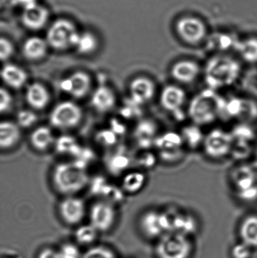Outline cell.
Listing matches in <instances>:
<instances>
[{
    "instance_id": "1",
    "label": "cell",
    "mask_w": 257,
    "mask_h": 258,
    "mask_svg": "<svg viewBox=\"0 0 257 258\" xmlns=\"http://www.w3.org/2000/svg\"><path fill=\"white\" fill-rule=\"evenodd\" d=\"M224 98L218 92L206 89L195 95L189 102L187 116L198 126L209 125L222 119Z\"/></svg>"
},
{
    "instance_id": "2",
    "label": "cell",
    "mask_w": 257,
    "mask_h": 258,
    "mask_svg": "<svg viewBox=\"0 0 257 258\" xmlns=\"http://www.w3.org/2000/svg\"><path fill=\"white\" fill-rule=\"evenodd\" d=\"M241 75L239 62L228 55L214 56L205 68V84L208 89L218 92L236 84Z\"/></svg>"
},
{
    "instance_id": "3",
    "label": "cell",
    "mask_w": 257,
    "mask_h": 258,
    "mask_svg": "<svg viewBox=\"0 0 257 258\" xmlns=\"http://www.w3.org/2000/svg\"><path fill=\"white\" fill-rule=\"evenodd\" d=\"M89 181L85 164L80 161L61 162L53 170V185L57 192L66 197L80 192L87 186Z\"/></svg>"
},
{
    "instance_id": "4",
    "label": "cell",
    "mask_w": 257,
    "mask_h": 258,
    "mask_svg": "<svg viewBox=\"0 0 257 258\" xmlns=\"http://www.w3.org/2000/svg\"><path fill=\"white\" fill-rule=\"evenodd\" d=\"M231 186L237 198L244 203L257 200V175L253 166L241 165L231 171Z\"/></svg>"
},
{
    "instance_id": "5",
    "label": "cell",
    "mask_w": 257,
    "mask_h": 258,
    "mask_svg": "<svg viewBox=\"0 0 257 258\" xmlns=\"http://www.w3.org/2000/svg\"><path fill=\"white\" fill-rule=\"evenodd\" d=\"M233 140L229 131L221 128L211 129L205 135L202 150L207 157L219 161L230 156Z\"/></svg>"
},
{
    "instance_id": "6",
    "label": "cell",
    "mask_w": 257,
    "mask_h": 258,
    "mask_svg": "<svg viewBox=\"0 0 257 258\" xmlns=\"http://www.w3.org/2000/svg\"><path fill=\"white\" fill-rule=\"evenodd\" d=\"M154 148L156 150L157 157L166 163H177L185 154V144L181 134L172 131L159 134Z\"/></svg>"
},
{
    "instance_id": "7",
    "label": "cell",
    "mask_w": 257,
    "mask_h": 258,
    "mask_svg": "<svg viewBox=\"0 0 257 258\" xmlns=\"http://www.w3.org/2000/svg\"><path fill=\"white\" fill-rule=\"evenodd\" d=\"M78 34L73 23L69 20L59 19L48 28L46 42L48 46L57 51H63L73 47Z\"/></svg>"
},
{
    "instance_id": "8",
    "label": "cell",
    "mask_w": 257,
    "mask_h": 258,
    "mask_svg": "<svg viewBox=\"0 0 257 258\" xmlns=\"http://www.w3.org/2000/svg\"><path fill=\"white\" fill-rule=\"evenodd\" d=\"M82 117V110L78 104L72 101H62L51 110L49 122L54 128L68 130L78 126Z\"/></svg>"
},
{
    "instance_id": "9",
    "label": "cell",
    "mask_w": 257,
    "mask_h": 258,
    "mask_svg": "<svg viewBox=\"0 0 257 258\" xmlns=\"http://www.w3.org/2000/svg\"><path fill=\"white\" fill-rule=\"evenodd\" d=\"M191 251V243L187 236L174 232L161 236L156 246L158 258H188Z\"/></svg>"
},
{
    "instance_id": "10",
    "label": "cell",
    "mask_w": 257,
    "mask_h": 258,
    "mask_svg": "<svg viewBox=\"0 0 257 258\" xmlns=\"http://www.w3.org/2000/svg\"><path fill=\"white\" fill-rule=\"evenodd\" d=\"M257 116V105L254 101L241 96L224 98L222 119L241 121L242 123L253 120Z\"/></svg>"
},
{
    "instance_id": "11",
    "label": "cell",
    "mask_w": 257,
    "mask_h": 258,
    "mask_svg": "<svg viewBox=\"0 0 257 258\" xmlns=\"http://www.w3.org/2000/svg\"><path fill=\"white\" fill-rule=\"evenodd\" d=\"M116 218L115 205L106 200L94 203L89 211V224L99 233L110 231L116 223Z\"/></svg>"
},
{
    "instance_id": "12",
    "label": "cell",
    "mask_w": 257,
    "mask_h": 258,
    "mask_svg": "<svg viewBox=\"0 0 257 258\" xmlns=\"http://www.w3.org/2000/svg\"><path fill=\"white\" fill-rule=\"evenodd\" d=\"M155 81L146 76L134 77L128 84V100L139 107L150 103L156 95Z\"/></svg>"
},
{
    "instance_id": "13",
    "label": "cell",
    "mask_w": 257,
    "mask_h": 258,
    "mask_svg": "<svg viewBox=\"0 0 257 258\" xmlns=\"http://www.w3.org/2000/svg\"><path fill=\"white\" fill-rule=\"evenodd\" d=\"M140 226L147 236L161 238L170 232V217L167 210L148 211L141 217Z\"/></svg>"
},
{
    "instance_id": "14",
    "label": "cell",
    "mask_w": 257,
    "mask_h": 258,
    "mask_svg": "<svg viewBox=\"0 0 257 258\" xmlns=\"http://www.w3.org/2000/svg\"><path fill=\"white\" fill-rule=\"evenodd\" d=\"M187 101V92L179 85H167L160 92V105L164 111L175 116L183 114Z\"/></svg>"
},
{
    "instance_id": "15",
    "label": "cell",
    "mask_w": 257,
    "mask_h": 258,
    "mask_svg": "<svg viewBox=\"0 0 257 258\" xmlns=\"http://www.w3.org/2000/svg\"><path fill=\"white\" fill-rule=\"evenodd\" d=\"M58 212L60 219L66 225L79 226L85 217V205L78 197H66L59 204Z\"/></svg>"
},
{
    "instance_id": "16",
    "label": "cell",
    "mask_w": 257,
    "mask_h": 258,
    "mask_svg": "<svg viewBox=\"0 0 257 258\" xmlns=\"http://www.w3.org/2000/svg\"><path fill=\"white\" fill-rule=\"evenodd\" d=\"M92 83V79L87 73L75 71L60 81V89L72 98L80 99L89 95Z\"/></svg>"
},
{
    "instance_id": "17",
    "label": "cell",
    "mask_w": 257,
    "mask_h": 258,
    "mask_svg": "<svg viewBox=\"0 0 257 258\" xmlns=\"http://www.w3.org/2000/svg\"><path fill=\"white\" fill-rule=\"evenodd\" d=\"M233 140L231 155L236 159L247 157L251 151V144L254 141L255 132L248 123H240L230 131Z\"/></svg>"
},
{
    "instance_id": "18",
    "label": "cell",
    "mask_w": 257,
    "mask_h": 258,
    "mask_svg": "<svg viewBox=\"0 0 257 258\" xmlns=\"http://www.w3.org/2000/svg\"><path fill=\"white\" fill-rule=\"evenodd\" d=\"M158 125L154 121L149 119L139 121L133 130V140L134 144L141 150H149L154 147L158 138Z\"/></svg>"
},
{
    "instance_id": "19",
    "label": "cell",
    "mask_w": 257,
    "mask_h": 258,
    "mask_svg": "<svg viewBox=\"0 0 257 258\" xmlns=\"http://www.w3.org/2000/svg\"><path fill=\"white\" fill-rule=\"evenodd\" d=\"M170 74L178 85L193 84L200 76L201 68L193 60H180L172 66Z\"/></svg>"
},
{
    "instance_id": "20",
    "label": "cell",
    "mask_w": 257,
    "mask_h": 258,
    "mask_svg": "<svg viewBox=\"0 0 257 258\" xmlns=\"http://www.w3.org/2000/svg\"><path fill=\"white\" fill-rule=\"evenodd\" d=\"M177 30L184 40L191 44L200 42L206 32L205 24L193 17H186L180 20L177 24Z\"/></svg>"
},
{
    "instance_id": "21",
    "label": "cell",
    "mask_w": 257,
    "mask_h": 258,
    "mask_svg": "<svg viewBox=\"0 0 257 258\" xmlns=\"http://www.w3.org/2000/svg\"><path fill=\"white\" fill-rule=\"evenodd\" d=\"M117 104L116 92L110 86L101 85L92 94L91 105L98 113H107Z\"/></svg>"
},
{
    "instance_id": "22",
    "label": "cell",
    "mask_w": 257,
    "mask_h": 258,
    "mask_svg": "<svg viewBox=\"0 0 257 258\" xmlns=\"http://www.w3.org/2000/svg\"><path fill=\"white\" fill-rule=\"evenodd\" d=\"M48 17V9L36 3L24 8L23 24L30 30H39L46 24Z\"/></svg>"
},
{
    "instance_id": "23",
    "label": "cell",
    "mask_w": 257,
    "mask_h": 258,
    "mask_svg": "<svg viewBox=\"0 0 257 258\" xmlns=\"http://www.w3.org/2000/svg\"><path fill=\"white\" fill-rule=\"evenodd\" d=\"M134 162V157L125 148H115L106 159L107 168L113 174H122L128 171Z\"/></svg>"
},
{
    "instance_id": "24",
    "label": "cell",
    "mask_w": 257,
    "mask_h": 258,
    "mask_svg": "<svg viewBox=\"0 0 257 258\" xmlns=\"http://www.w3.org/2000/svg\"><path fill=\"white\" fill-rule=\"evenodd\" d=\"M27 104L34 110H43L50 102V93L47 88L40 83H33L27 86L25 93Z\"/></svg>"
},
{
    "instance_id": "25",
    "label": "cell",
    "mask_w": 257,
    "mask_h": 258,
    "mask_svg": "<svg viewBox=\"0 0 257 258\" xmlns=\"http://www.w3.org/2000/svg\"><path fill=\"white\" fill-rule=\"evenodd\" d=\"M1 77L5 84L12 89H19L25 86L28 80L27 72L21 67L14 63H6L0 71Z\"/></svg>"
},
{
    "instance_id": "26",
    "label": "cell",
    "mask_w": 257,
    "mask_h": 258,
    "mask_svg": "<svg viewBox=\"0 0 257 258\" xmlns=\"http://www.w3.org/2000/svg\"><path fill=\"white\" fill-rule=\"evenodd\" d=\"M146 174L141 170L127 171L122 177L121 189L129 195L138 194L146 186Z\"/></svg>"
},
{
    "instance_id": "27",
    "label": "cell",
    "mask_w": 257,
    "mask_h": 258,
    "mask_svg": "<svg viewBox=\"0 0 257 258\" xmlns=\"http://www.w3.org/2000/svg\"><path fill=\"white\" fill-rule=\"evenodd\" d=\"M21 138L18 124L10 121H0V150H8L18 144Z\"/></svg>"
},
{
    "instance_id": "28",
    "label": "cell",
    "mask_w": 257,
    "mask_h": 258,
    "mask_svg": "<svg viewBox=\"0 0 257 258\" xmlns=\"http://www.w3.org/2000/svg\"><path fill=\"white\" fill-rule=\"evenodd\" d=\"M46 40L37 36L29 38L23 45V54L27 60L36 61L43 58L48 52Z\"/></svg>"
},
{
    "instance_id": "29",
    "label": "cell",
    "mask_w": 257,
    "mask_h": 258,
    "mask_svg": "<svg viewBox=\"0 0 257 258\" xmlns=\"http://www.w3.org/2000/svg\"><path fill=\"white\" fill-rule=\"evenodd\" d=\"M30 141L33 148L41 152L48 150L55 142L52 131L47 126L34 129L30 135Z\"/></svg>"
},
{
    "instance_id": "30",
    "label": "cell",
    "mask_w": 257,
    "mask_h": 258,
    "mask_svg": "<svg viewBox=\"0 0 257 258\" xmlns=\"http://www.w3.org/2000/svg\"><path fill=\"white\" fill-rule=\"evenodd\" d=\"M239 233L241 242L250 248L257 247L256 215H250L243 220L240 226Z\"/></svg>"
},
{
    "instance_id": "31",
    "label": "cell",
    "mask_w": 257,
    "mask_h": 258,
    "mask_svg": "<svg viewBox=\"0 0 257 258\" xmlns=\"http://www.w3.org/2000/svg\"><path fill=\"white\" fill-rule=\"evenodd\" d=\"M180 134L187 148L196 150L199 147H202L205 135H204L200 126L193 123L185 125Z\"/></svg>"
},
{
    "instance_id": "32",
    "label": "cell",
    "mask_w": 257,
    "mask_h": 258,
    "mask_svg": "<svg viewBox=\"0 0 257 258\" xmlns=\"http://www.w3.org/2000/svg\"><path fill=\"white\" fill-rule=\"evenodd\" d=\"M235 49L247 63H257V38L238 40Z\"/></svg>"
},
{
    "instance_id": "33",
    "label": "cell",
    "mask_w": 257,
    "mask_h": 258,
    "mask_svg": "<svg viewBox=\"0 0 257 258\" xmlns=\"http://www.w3.org/2000/svg\"><path fill=\"white\" fill-rule=\"evenodd\" d=\"M98 39L90 32L78 33L73 47L79 54H90L98 48Z\"/></svg>"
},
{
    "instance_id": "34",
    "label": "cell",
    "mask_w": 257,
    "mask_h": 258,
    "mask_svg": "<svg viewBox=\"0 0 257 258\" xmlns=\"http://www.w3.org/2000/svg\"><path fill=\"white\" fill-rule=\"evenodd\" d=\"M98 230L94 228L90 224L79 225L77 227L75 233H74V239H75L76 245L81 246H89L92 245L98 237Z\"/></svg>"
},
{
    "instance_id": "35",
    "label": "cell",
    "mask_w": 257,
    "mask_h": 258,
    "mask_svg": "<svg viewBox=\"0 0 257 258\" xmlns=\"http://www.w3.org/2000/svg\"><path fill=\"white\" fill-rule=\"evenodd\" d=\"M56 150L61 154H77L81 151V147L75 141V138L69 135H64L55 141Z\"/></svg>"
},
{
    "instance_id": "36",
    "label": "cell",
    "mask_w": 257,
    "mask_h": 258,
    "mask_svg": "<svg viewBox=\"0 0 257 258\" xmlns=\"http://www.w3.org/2000/svg\"><path fill=\"white\" fill-rule=\"evenodd\" d=\"M238 39L226 34H217L211 39V47L217 48V49L226 50L229 48H235V44Z\"/></svg>"
},
{
    "instance_id": "37",
    "label": "cell",
    "mask_w": 257,
    "mask_h": 258,
    "mask_svg": "<svg viewBox=\"0 0 257 258\" xmlns=\"http://www.w3.org/2000/svg\"><path fill=\"white\" fill-rule=\"evenodd\" d=\"M81 258H116V256L111 248L104 245H95L82 254Z\"/></svg>"
},
{
    "instance_id": "38",
    "label": "cell",
    "mask_w": 257,
    "mask_h": 258,
    "mask_svg": "<svg viewBox=\"0 0 257 258\" xmlns=\"http://www.w3.org/2000/svg\"><path fill=\"white\" fill-rule=\"evenodd\" d=\"M37 119L36 113L30 110H20L17 114V124L20 128H30L36 124Z\"/></svg>"
},
{
    "instance_id": "39",
    "label": "cell",
    "mask_w": 257,
    "mask_h": 258,
    "mask_svg": "<svg viewBox=\"0 0 257 258\" xmlns=\"http://www.w3.org/2000/svg\"><path fill=\"white\" fill-rule=\"evenodd\" d=\"M142 153L134 157V162L143 169L152 168L157 160V155L150 153L149 150H141Z\"/></svg>"
},
{
    "instance_id": "40",
    "label": "cell",
    "mask_w": 257,
    "mask_h": 258,
    "mask_svg": "<svg viewBox=\"0 0 257 258\" xmlns=\"http://www.w3.org/2000/svg\"><path fill=\"white\" fill-rule=\"evenodd\" d=\"M57 251L60 258H81L82 256L78 245L72 242H65Z\"/></svg>"
},
{
    "instance_id": "41",
    "label": "cell",
    "mask_w": 257,
    "mask_h": 258,
    "mask_svg": "<svg viewBox=\"0 0 257 258\" xmlns=\"http://www.w3.org/2000/svg\"><path fill=\"white\" fill-rule=\"evenodd\" d=\"M13 44L6 38L0 37V61H6L13 55Z\"/></svg>"
},
{
    "instance_id": "42",
    "label": "cell",
    "mask_w": 257,
    "mask_h": 258,
    "mask_svg": "<svg viewBox=\"0 0 257 258\" xmlns=\"http://www.w3.org/2000/svg\"><path fill=\"white\" fill-rule=\"evenodd\" d=\"M12 97L10 92L4 88L0 87V114L6 113L12 105Z\"/></svg>"
},
{
    "instance_id": "43",
    "label": "cell",
    "mask_w": 257,
    "mask_h": 258,
    "mask_svg": "<svg viewBox=\"0 0 257 258\" xmlns=\"http://www.w3.org/2000/svg\"><path fill=\"white\" fill-rule=\"evenodd\" d=\"M250 254L251 248L243 242L234 245L232 249V256L233 258H249Z\"/></svg>"
},
{
    "instance_id": "44",
    "label": "cell",
    "mask_w": 257,
    "mask_h": 258,
    "mask_svg": "<svg viewBox=\"0 0 257 258\" xmlns=\"http://www.w3.org/2000/svg\"><path fill=\"white\" fill-rule=\"evenodd\" d=\"M36 258H60L59 257L58 251L49 247L42 248L38 253Z\"/></svg>"
},
{
    "instance_id": "45",
    "label": "cell",
    "mask_w": 257,
    "mask_h": 258,
    "mask_svg": "<svg viewBox=\"0 0 257 258\" xmlns=\"http://www.w3.org/2000/svg\"><path fill=\"white\" fill-rule=\"evenodd\" d=\"M253 168H254L255 171H256V175H257V162H256V165H255V166H253Z\"/></svg>"
}]
</instances>
